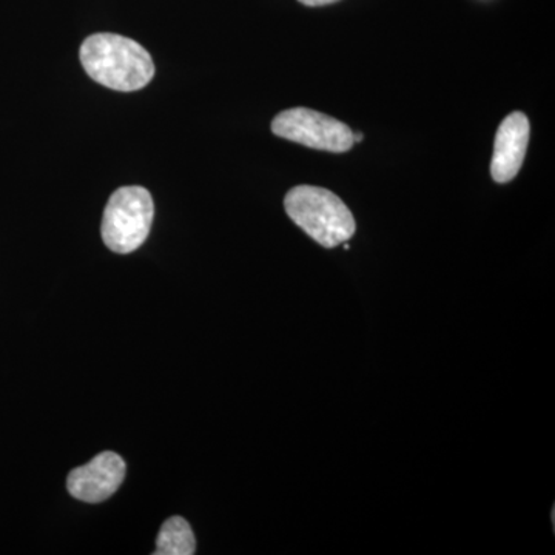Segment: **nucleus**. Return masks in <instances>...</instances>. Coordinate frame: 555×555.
Listing matches in <instances>:
<instances>
[{"mask_svg":"<svg viewBox=\"0 0 555 555\" xmlns=\"http://www.w3.org/2000/svg\"><path fill=\"white\" fill-rule=\"evenodd\" d=\"M155 217V204L147 189L120 188L109 196L102 218L101 235L115 254L138 250L149 238Z\"/></svg>","mask_w":555,"mask_h":555,"instance_id":"nucleus-3","label":"nucleus"},{"mask_svg":"<svg viewBox=\"0 0 555 555\" xmlns=\"http://www.w3.org/2000/svg\"><path fill=\"white\" fill-rule=\"evenodd\" d=\"M196 551L195 534L189 521L182 517H170L156 539L155 555H193Z\"/></svg>","mask_w":555,"mask_h":555,"instance_id":"nucleus-7","label":"nucleus"},{"mask_svg":"<svg viewBox=\"0 0 555 555\" xmlns=\"http://www.w3.org/2000/svg\"><path fill=\"white\" fill-rule=\"evenodd\" d=\"M298 2H301L302 5L308 7H324L331 5V3L338 2V0H298Z\"/></svg>","mask_w":555,"mask_h":555,"instance_id":"nucleus-8","label":"nucleus"},{"mask_svg":"<svg viewBox=\"0 0 555 555\" xmlns=\"http://www.w3.org/2000/svg\"><path fill=\"white\" fill-rule=\"evenodd\" d=\"M80 62L94 82L116 91H137L149 86L155 64L137 40L98 33L83 40Z\"/></svg>","mask_w":555,"mask_h":555,"instance_id":"nucleus-1","label":"nucleus"},{"mask_svg":"<svg viewBox=\"0 0 555 555\" xmlns=\"http://www.w3.org/2000/svg\"><path fill=\"white\" fill-rule=\"evenodd\" d=\"M363 141V134L361 133H353V142H361Z\"/></svg>","mask_w":555,"mask_h":555,"instance_id":"nucleus-9","label":"nucleus"},{"mask_svg":"<svg viewBox=\"0 0 555 555\" xmlns=\"http://www.w3.org/2000/svg\"><path fill=\"white\" fill-rule=\"evenodd\" d=\"M288 218L326 248L338 247L356 235L352 211L331 190L298 185L284 199Z\"/></svg>","mask_w":555,"mask_h":555,"instance_id":"nucleus-2","label":"nucleus"},{"mask_svg":"<svg viewBox=\"0 0 555 555\" xmlns=\"http://www.w3.org/2000/svg\"><path fill=\"white\" fill-rule=\"evenodd\" d=\"M126 462L115 452H102L87 465L69 473L67 488L69 494L80 502L101 503L118 491L126 478Z\"/></svg>","mask_w":555,"mask_h":555,"instance_id":"nucleus-5","label":"nucleus"},{"mask_svg":"<svg viewBox=\"0 0 555 555\" xmlns=\"http://www.w3.org/2000/svg\"><path fill=\"white\" fill-rule=\"evenodd\" d=\"M529 134L531 127L525 113H511L500 124L491 160L492 179L499 184H506L517 177L528 150Z\"/></svg>","mask_w":555,"mask_h":555,"instance_id":"nucleus-6","label":"nucleus"},{"mask_svg":"<svg viewBox=\"0 0 555 555\" xmlns=\"http://www.w3.org/2000/svg\"><path fill=\"white\" fill-rule=\"evenodd\" d=\"M276 137L321 152L346 153L353 147V131L332 116L310 108L281 112L272 122Z\"/></svg>","mask_w":555,"mask_h":555,"instance_id":"nucleus-4","label":"nucleus"}]
</instances>
